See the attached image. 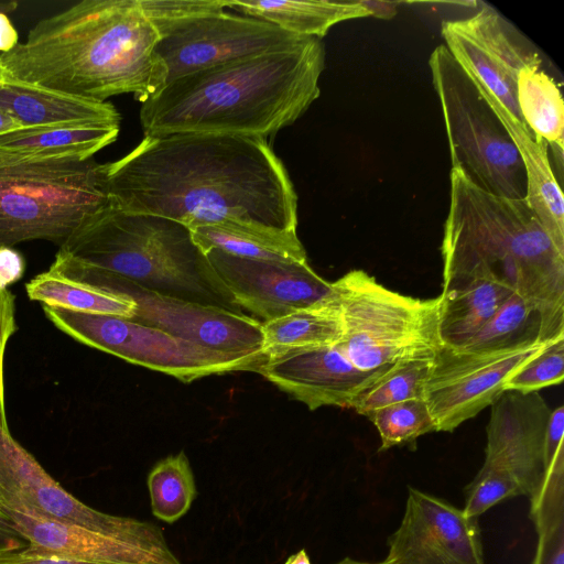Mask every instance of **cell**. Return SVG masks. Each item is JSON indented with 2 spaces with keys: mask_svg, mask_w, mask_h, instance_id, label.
<instances>
[{
  "mask_svg": "<svg viewBox=\"0 0 564 564\" xmlns=\"http://www.w3.org/2000/svg\"><path fill=\"white\" fill-rule=\"evenodd\" d=\"M284 564H312L307 552L303 549L288 557Z\"/></svg>",
  "mask_w": 564,
  "mask_h": 564,
  "instance_id": "f6af8a7d",
  "label": "cell"
},
{
  "mask_svg": "<svg viewBox=\"0 0 564 564\" xmlns=\"http://www.w3.org/2000/svg\"><path fill=\"white\" fill-rule=\"evenodd\" d=\"M517 102L524 123L554 155L563 158L564 104L541 62L523 67L517 79Z\"/></svg>",
  "mask_w": 564,
  "mask_h": 564,
  "instance_id": "4316f807",
  "label": "cell"
},
{
  "mask_svg": "<svg viewBox=\"0 0 564 564\" xmlns=\"http://www.w3.org/2000/svg\"><path fill=\"white\" fill-rule=\"evenodd\" d=\"M546 344L488 354L466 352L442 345L432 358L423 391L436 432H453L491 405L512 375Z\"/></svg>",
  "mask_w": 564,
  "mask_h": 564,
  "instance_id": "7c38bea8",
  "label": "cell"
},
{
  "mask_svg": "<svg viewBox=\"0 0 564 564\" xmlns=\"http://www.w3.org/2000/svg\"><path fill=\"white\" fill-rule=\"evenodd\" d=\"M530 518L536 532L564 522V447L549 466L540 490L530 499Z\"/></svg>",
  "mask_w": 564,
  "mask_h": 564,
  "instance_id": "e575fe53",
  "label": "cell"
},
{
  "mask_svg": "<svg viewBox=\"0 0 564 564\" xmlns=\"http://www.w3.org/2000/svg\"><path fill=\"white\" fill-rule=\"evenodd\" d=\"M388 564H485L478 518L409 487L405 509L389 536Z\"/></svg>",
  "mask_w": 564,
  "mask_h": 564,
  "instance_id": "2e32d148",
  "label": "cell"
},
{
  "mask_svg": "<svg viewBox=\"0 0 564 564\" xmlns=\"http://www.w3.org/2000/svg\"><path fill=\"white\" fill-rule=\"evenodd\" d=\"M335 564H388V563H386L384 561L379 562V563H370V562L357 561L351 557H345Z\"/></svg>",
  "mask_w": 564,
  "mask_h": 564,
  "instance_id": "bcb514c9",
  "label": "cell"
},
{
  "mask_svg": "<svg viewBox=\"0 0 564 564\" xmlns=\"http://www.w3.org/2000/svg\"><path fill=\"white\" fill-rule=\"evenodd\" d=\"M429 66L443 112L452 169L490 194L524 198L521 156L471 77L444 44L433 50Z\"/></svg>",
  "mask_w": 564,
  "mask_h": 564,
  "instance_id": "ba28073f",
  "label": "cell"
},
{
  "mask_svg": "<svg viewBox=\"0 0 564 564\" xmlns=\"http://www.w3.org/2000/svg\"><path fill=\"white\" fill-rule=\"evenodd\" d=\"M221 294L238 311L263 322L314 306L333 296V283L307 263L240 258L219 250L205 253Z\"/></svg>",
  "mask_w": 564,
  "mask_h": 564,
  "instance_id": "4fadbf2b",
  "label": "cell"
},
{
  "mask_svg": "<svg viewBox=\"0 0 564 564\" xmlns=\"http://www.w3.org/2000/svg\"><path fill=\"white\" fill-rule=\"evenodd\" d=\"M541 341L539 313L517 293L510 294L488 322L458 349L488 354L513 350Z\"/></svg>",
  "mask_w": 564,
  "mask_h": 564,
  "instance_id": "f1b7e54d",
  "label": "cell"
},
{
  "mask_svg": "<svg viewBox=\"0 0 564 564\" xmlns=\"http://www.w3.org/2000/svg\"><path fill=\"white\" fill-rule=\"evenodd\" d=\"M321 39L185 75L141 102L144 137L202 133L267 140L321 94Z\"/></svg>",
  "mask_w": 564,
  "mask_h": 564,
  "instance_id": "3957f363",
  "label": "cell"
},
{
  "mask_svg": "<svg viewBox=\"0 0 564 564\" xmlns=\"http://www.w3.org/2000/svg\"><path fill=\"white\" fill-rule=\"evenodd\" d=\"M0 111L24 128L57 126L119 127L120 113L109 101L48 90L12 79L0 69Z\"/></svg>",
  "mask_w": 564,
  "mask_h": 564,
  "instance_id": "44dd1931",
  "label": "cell"
},
{
  "mask_svg": "<svg viewBox=\"0 0 564 564\" xmlns=\"http://www.w3.org/2000/svg\"><path fill=\"white\" fill-rule=\"evenodd\" d=\"M564 406L551 410L544 438L546 468L551 465L558 451L564 447Z\"/></svg>",
  "mask_w": 564,
  "mask_h": 564,
  "instance_id": "f35d334b",
  "label": "cell"
},
{
  "mask_svg": "<svg viewBox=\"0 0 564 564\" xmlns=\"http://www.w3.org/2000/svg\"><path fill=\"white\" fill-rule=\"evenodd\" d=\"M564 378V337L547 343L527 361L505 386L506 390L521 393L538 392L542 388L560 384Z\"/></svg>",
  "mask_w": 564,
  "mask_h": 564,
  "instance_id": "d6a6232c",
  "label": "cell"
},
{
  "mask_svg": "<svg viewBox=\"0 0 564 564\" xmlns=\"http://www.w3.org/2000/svg\"><path fill=\"white\" fill-rule=\"evenodd\" d=\"M26 546V540L18 531L14 522L0 505V553L21 550Z\"/></svg>",
  "mask_w": 564,
  "mask_h": 564,
  "instance_id": "b9f144b4",
  "label": "cell"
},
{
  "mask_svg": "<svg viewBox=\"0 0 564 564\" xmlns=\"http://www.w3.org/2000/svg\"><path fill=\"white\" fill-rule=\"evenodd\" d=\"M3 509L31 552L90 564H183L165 538L129 539Z\"/></svg>",
  "mask_w": 564,
  "mask_h": 564,
  "instance_id": "d6986e66",
  "label": "cell"
},
{
  "mask_svg": "<svg viewBox=\"0 0 564 564\" xmlns=\"http://www.w3.org/2000/svg\"><path fill=\"white\" fill-rule=\"evenodd\" d=\"M230 0H140V6L154 26L188 17L228 8Z\"/></svg>",
  "mask_w": 564,
  "mask_h": 564,
  "instance_id": "d590c367",
  "label": "cell"
},
{
  "mask_svg": "<svg viewBox=\"0 0 564 564\" xmlns=\"http://www.w3.org/2000/svg\"><path fill=\"white\" fill-rule=\"evenodd\" d=\"M148 489L153 516L166 523L177 521L191 509L197 489L183 451L153 466L148 476Z\"/></svg>",
  "mask_w": 564,
  "mask_h": 564,
  "instance_id": "f546056e",
  "label": "cell"
},
{
  "mask_svg": "<svg viewBox=\"0 0 564 564\" xmlns=\"http://www.w3.org/2000/svg\"><path fill=\"white\" fill-rule=\"evenodd\" d=\"M109 205L106 163L0 164V246L36 239L62 246Z\"/></svg>",
  "mask_w": 564,
  "mask_h": 564,
  "instance_id": "52a82bcc",
  "label": "cell"
},
{
  "mask_svg": "<svg viewBox=\"0 0 564 564\" xmlns=\"http://www.w3.org/2000/svg\"><path fill=\"white\" fill-rule=\"evenodd\" d=\"M112 207L199 226L296 234L297 195L267 140L225 134L144 137L106 163Z\"/></svg>",
  "mask_w": 564,
  "mask_h": 564,
  "instance_id": "6da1fadb",
  "label": "cell"
},
{
  "mask_svg": "<svg viewBox=\"0 0 564 564\" xmlns=\"http://www.w3.org/2000/svg\"><path fill=\"white\" fill-rule=\"evenodd\" d=\"M432 359H412L395 364L362 390L351 408L367 416L381 408L412 399H423Z\"/></svg>",
  "mask_w": 564,
  "mask_h": 564,
  "instance_id": "4dcf8cb0",
  "label": "cell"
},
{
  "mask_svg": "<svg viewBox=\"0 0 564 564\" xmlns=\"http://www.w3.org/2000/svg\"><path fill=\"white\" fill-rule=\"evenodd\" d=\"M155 55L166 83L241 58L291 50L308 37L291 34L261 19L225 10L207 11L155 26Z\"/></svg>",
  "mask_w": 564,
  "mask_h": 564,
  "instance_id": "30bf717a",
  "label": "cell"
},
{
  "mask_svg": "<svg viewBox=\"0 0 564 564\" xmlns=\"http://www.w3.org/2000/svg\"><path fill=\"white\" fill-rule=\"evenodd\" d=\"M387 370L357 369L337 345L262 356L252 369L312 411L325 405L350 409L356 397Z\"/></svg>",
  "mask_w": 564,
  "mask_h": 564,
  "instance_id": "ac0fdd59",
  "label": "cell"
},
{
  "mask_svg": "<svg viewBox=\"0 0 564 564\" xmlns=\"http://www.w3.org/2000/svg\"><path fill=\"white\" fill-rule=\"evenodd\" d=\"M119 127H29L0 134V164L83 162L113 143Z\"/></svg>",
  "mask_w": 564,
  "mask_h": 564,
  "instance_id": "603a6c76",
  "label": "cell"
},
{
  "mask_svg": "<svg viewBox=\"0 0 564 564\" xmlns=\"http://www.w3.org/2000/svg\"><path fill=\"white\" fill-rule=\"evenodd\" d=\"M474 83L499 117L521 156L525 174L527 203L557 249L564 252V198L547 144L475 80Z\"/></svg>",
  "mask_w": 564,
  "mask_h": 564,
  "instance_id": "7402d4cb",
  "label": "cell"
},
{
  "mask_svg": "<svg viewBox=\"0 0 564 564\" xmlns=\"http://www.w3.org/2000/svg\"><path fill=\"white\" fill-rule=\"evenodd\" d=\"M192 238L205 254L210 250L249 259L307 261L297 234L258 231L242 227L199 226L189 229Z\"/></svg>",
  "mask_w": 564,
  "mask_h": 564,
  "instance_id": "83f0119b",
  "label": "cell"
},
{
  "mask_svg": "<svg viewBox=\"0 0 564 564\" xmlns=\"http://www.w3.org/2000/svg\"><path fill=\"white\" fill-rule=\"evenodd\" d=\"M0 505L40 518L129 539H161L160 527L96 510L66 491L0 419Z\"/></svg>",
  "mask_w": 564,
  "mask_h": 564,
  "instance_id": "8fae6325",
  "label": "cell"
},
{
  "mask_svg": "<svg viewBox=\"0 0 564 564\" xmlns=\"http://www.w3.org/2000/svg\"><path fill=\"white\" fill-rule=\"evenodd\" d=\"M442 35L459 66L523 121L517 102V79L523 67L541 62L539 54L489 6L468 18L444 21Z\"/></svg>",
  "mask_w": 564,
  "mask_h": 564,
  "instance_id": "5bb4252c",
  "label": "cell"
},
{
  "mask_svg": "<svg viewBox=\"0 0 564 564\" xmlns=\"http://www.w3.org/2000/svg\"><path fill=\"white\" fill-rule=\"evenodd\" d=\"M19 44V34L8 15L0 11V54L12 51Z\"/></svg>",
  "mask_w": 564,
  "mask_h": 564,
  "instance_id": "7bdbcfd3",
  "label": "cell"
},
{
  "mask_svg": "<svg viewBox=\"0 0 564 564\" xmlns=\"http://www.w3.org/2000/svg\"><path fill=\"white\" fill-rule=\"evenodd\" d=\"M61 249L143 289L242 313L218 290L191 230L175 220L126 213L110 204Z\"/></svg>",
  "mask_w": 564,
  "mask_h": 564,
  "instance_id": "5b68a950",
  "label": "cell"
},
{
  "mask_svg": "<svg viewBox=\"0 0 564 564\" xmlns=\"http://www.w3.org/2000/svg\"><path fill=\"white\" fill-rule=\"evenodd\" d=\"M113 275V274H112ZM117 286L133 297V319L207 349L262 358V323L239 312L138 286L113 275Z\"/></svg>",
  "mask_w": 564,
  "mask_h": 564,
  "instance_id": "9a60e30c",
  "label": "cell"
},
{
  "mask_svg": "<svg viewBox=\"0 0 564 564\" xmlns=\"http://www.w3.org/2000/svg\"><path fill=\"white\" fill-rule=\"evenodd\" d=\"M43 308L57 328L77 341L131 364L164 372L182 382L210 375L252 370L259 361L207 349L135 319L46 305Z\"/></svg>",
  "mask_w": 564,
  "mask_h": 564,
  "instance_id": "9c48e42d",
  "label": "cell"
},
{
  "mask_svg": "<svg viewBox=\"0 0 564 564\" xmlns=\"http://www.w3.org/2000/svg\"><path fill=\"white\" fill-rule=\"evenodd\" d=\"M367 417L379 433L380 452L411 444L424 434L436 432L435 422L424 399L394 403L371 412Z\"/></svg>",
  "mask_w": 564,
  "mask_h": 564,
  "instance_id": "1f68e13d",
  "label": "cell"
},
{
  "mask_svg": "<svg viewBox=\"0 0 564 564\" xmlns=\"http://www.w3.org/2000/svg\"><path fill=\"white\" fill-rule=\"evenodd\" d=\"M160 34L140 0H83L39 21L26 40L0 54L1 73L69 96L143 102L166 83L155 55Z\"/></svg>",
  "mask_w": 564,
  "mask_h": 564,
  "instance_id": "7a4b0ae2",
  "label": "cell"
},
{
  "mask_svg": "<svg viewBox=\"0 0 564 564\" xmlns=\"http://www.w3.org/2000/svg\"><path fill=\"white\" fill-rule=\"evenodd\" d=\"M28 296L46 306L133 319L137 303L121 291L112 274L94 268L59 248L47 271L26 284Z\"/></svg>",
  "mask_w": 564,
  "mask_h": 564,
  "instance_id": "ffe728a7",
  "label": "cell"
},
{
  "mask_svg": "<svg viewBox=\"0 0 564 564\" xmlns=\"http://www.w3.org/2000/svg\"><path fill=\"white\" fill-rule=\"evenodd\" d=\"M442 258V293L475 280L501 283L539 313L542 343L564 337V252L525 198L490 194L452 169Z\"/></svg>",
  "mask_w": 564,
  "mask_h": 564,
  "instance_id": "277c9868",
  "label": "cell"
},
{
  "mask_svg": "<svg viewBox=\"0 0 564 564\" xmlns=\"http://www.w3.org/2000/svg\"><path fill=\"white\" fill-rule=\"evenodd\" d=\"M22 128H24V127H22L15 120H13L9 116H7L2 111H0V134L7 133L10 131H14L18 129H22Z\"/></svg>",
  "mask_w": 564,
  "mask_h": 564,
  "instance_id": "ee69618b",
  "label": "cell"
},
{
  "mask_svg": "<svg viewBox=\"0 0 564 564\" xmlns=\"http://www.w3.org/2000/svg\"><path fill=\"white\" fill-rule=\"evenodd\" d=\"M343 321L336 344L364 372L412 359H432L441 348V296L417 299L392 291L362 270L332 282Z\"/></svg>",
  "mask_w": 564,
  "mask_h": 564,
  "instance_id": "8992f818",
  "label": "cell"
},
{
  "mask_svg": "<svg viewBox=\"0 0 564 564\" xmlns=\"http://www.w3.org/2000/svg\"><path fill=\"white\" fill-rule=\"evenodd\" d=\"M536 534L538 545L532 564H564V522Z\"/></svg>",
  "mask_w": 564,
  "mask_h": 564,
  "instance_id": "74e56055",
  "label": "cell"
},
{
  "mask_svg": "<svg viewBox=\"0 0 564 564\" xmlns=\"http://www.w3.org/2000/svg\"><path fill=\"white\" fill-rule=\"evenodd\" d=\"M17 330L14 296L0 288V419L7 421L3 389V358L10 337Z\"/></svg>",
  "mask_w": 564,
  "mask_h": 564,
  "instance_id": "8d00e7d4",
  "label": "cell"
},
{
  "mask_svg": "<svg viewBox=\"0 0 564 564\" xmlns=\"http://www.w3.org/2000/svg\"><path fill=\"white\" fill-rule=\"evenodd\" d=\"M550 413L538 392L506 390L491 404L484 464L511 475L529 499L547 470L544 438Z\"/></svg>",
  "mask_w": 564,
  "mask_h": 564,
  "instance_id": "e0dca14e",
  "label": "cell"
},
{
  "mask_svg": "<svg viewBox=\"0 0 564 564\" xmlns=\"http://www.w3.org/2000/svg\"><path fill=\"white\" fill-rule=\"evenodd\" d=\"M343 333L340 308L334 291L332 297L314 306L262 322V355L333 346L341 340Z\"/></svg>",
  "mask_w": 564,
  "mask_h": 564,
  "instance_id": "484cf974",
  "label": "cell"
},
{
  "mask_svg": "<svg viewBox=\"0 0 564 564\" xmlns=\"http://www.w3.org/2000/svg\"><path fill=\"white\" fill-rule=\"evenodd\" d=\"M0 564H90L55 555L31 552L26 547L0 553Z\"/></svg>",
  "mask_w": 564,
  "mask_h": 564,
  "instance_id": "60d3db41",
  "label": "cell"
},
{
  "mask_svg": "<svg viewBox=\"0 0 564 564\" xmlns=\"http://www.w3.org/2000/svg\"><path fill=\"white\" fill-rule=\"evenodd\" d=\"M514 292L491 280H475L441 293L438 334L443 346L459 348L473 338Z\"/></svg>",
  "mask_w": 564,
  "mask_h": 564,
  "instance_id": "d4e9b609",
  "label": "cell"
},
{
  "mask_svg": "<svg viewBox=\"0 0 564 564\" xmlns=\"http://www.w3.org/2000/svg\"><path fill=\"white\" fill-rule=\"evenodd\" d=\"M522 496L516 479L508 473L482 464L473 480L465 488L464 513L478 518L499 502Z\"/></svg>",
  "mask_w": 564,
  "mask_h": 564,
  "instance_id": "836d02e7",
  "label": "cell"
},
{
  "mask_svg": "<svg viewBox=\"0 0 564 564\" xmlns=\"http://www.w3.org/2000/svg\"><path fill=\"white\" fill-rule=\"evenodd\" d=\"M228 9L301 36L321 39L336 24L371 15L362 1L230 0Z\"/></svg>",
  "mask_w": 564,
  "mask_h": 564,
  "instance_id": "cb8c5ba5",
  "label": "cell"
},
{
  "mask_svg": "<svg viewBox=\"0 0 564 564\" xmlns=\"http://www.w3.org/2000/svg\"><path fill=\"white\" fill-rule=\"evenodd\" d=\"M25 270V261L20 252L9 246H0V288L20 280Z\"/></svg>",
  "mask_w": 564,
  "mask_h": 564,
  "instance_id": "ab89813d",
  "label": "cell"
}]
</instances>
